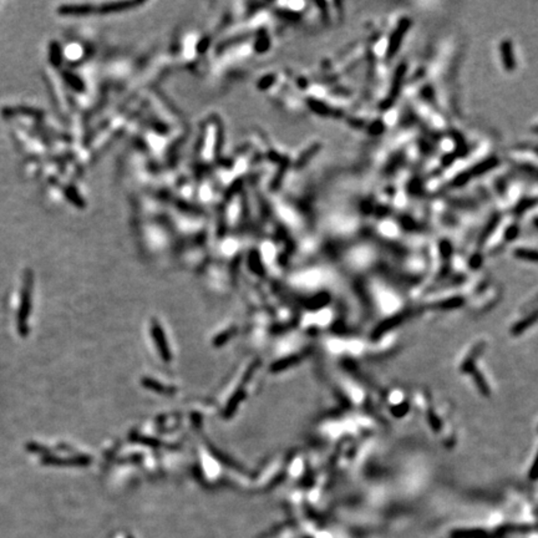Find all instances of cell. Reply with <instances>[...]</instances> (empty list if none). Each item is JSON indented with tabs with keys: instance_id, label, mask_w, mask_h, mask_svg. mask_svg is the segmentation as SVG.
<instances>
[{
	"instance_id": "1",
	"label": "cell",
	"mask_w": 538,
	"mask_h": 538,
	"mask_svg": "<svg viewBox=\"0 0 538 538\" xmlns=\"http://www.w3.org/2000/svg\"><path fill=\"white\" fill-rule=\"evenodd\" d=\"M3 116L5 118H12L15 115H24V116H30V118H35V120H41L44 118L45 112L43 110L35 109V107H29V106H17V107H4L3 111H1Z\"/></svg>"
},
{
	"instance_id": "2",
	"label": "cell",
	"mask_w": 538,
	"mask_h": 538,
	"mask_svg": "<svg viewBox=\"0 0 538 538\" xmlns=\"http://www.w3.org/2000/svg\"><path fill=\"white\" fill-rule=\"evenodd\" d=\"M91 12L90 5H74V4H65L59 6L57 13L60 15H84Z\"/></svg>"
},
{
	"instance_id": "3",
	"label": "cell",
	"mask_w": 538,
	"mask_h": 538,
	"mask_svg": "<svg viewBox=\"0 0 538 538\" xmlns=\"http://www.w3.org/2000/svg\"><path fill=\"white\" fill-rule=\"evenodd\" d=\"M49 61L54 67H59L63 63V50L57 41H51L49 44Z\"/></svg>"
},
{
	"instance_id": "4",
	"label": "cell",
	"mask_w": 538,
	"mask_h": 538,
	"mask_svg": "<svg viewBox=\"0 0 538 538\" xmlns=\"http://www.w3.org/2000/svg\"><path fill=\"white\" fill-rule=\"evenodd\" d=\"M63 76H64V80L69 84L72 89L76 90V91H83L84 89L83 83H81V80L78 78V76H75V75L71 74V72H64Z\"/></svg>"
},
{
	"instance_id": "5",
	"label": "cell",
	"mask_w": 538,
	"mask_h": 538,
	"mask_svg": "<svg viewBox=\"0 0 538 538\" xmlns=\"http://www.w3.org/2000/svg\"><path fill=\"white\" fill-rule=\"evenodd\" d=\"M64 193H65L66 198H67L69 201H71L72 203L78 204V206L81 203V198L76 195V192H75V189L72 188V187H65V188H64Z\"/></svg>"
}]
</instances>
